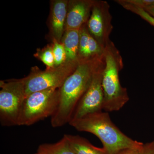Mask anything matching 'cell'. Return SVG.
Returning a JSON list of instances; mask_svg holds the SVG:
<instances>
[{
  "label": "cell",
  "mask_w": 154,
  "mask_h": 154,
  "mask_svg": "<svg viewBox=\"0 0 154 154\" xmlns=\"http://www.w3.org/2000/svg\"><path fill=\"white\" fill-rule=\"evenodd\" d=\"M53 51L54 58V66L57 67L66 62V56L63 44L54 38Z\"/></svg>",
  "instance_id": "obj_16"
},
{
  "label": "cell",
  "mask_w": 154,
  "mask_h": 154,
  "mask_svg": "<svg viewBox=\"0 0 154 154\" xmlns=\"http://www.w3.org/2000/svg\"><path fill=\"white\" fill-rule=\"evenodd\" d=\"M0 122L3 126L18 125L22 103L26 98L24 79L0 82Z\"/></svg>",
  "instance_id": "obj_5"
},
{
  "label": "cell",
  "mask_w": 154,
  "mask_h": 154,
  "mask_svg": "<svg viewBox=\"0 0 154 154\" xmlns=\"http://www.w3.org/2000/svg\"><path fill=\"white\" fill-rule=\"evenodd\" d=\"M116 2L122 6L124 8L137 14L154 27V18L144 11L143 9L127 2L125 0H118Z\"/></svg>",
  "instance_id": "obj_15"
},
{
  "label": "cell",
  "mask_w": 154,
  "mask_h": 154,
  "mask_svg": "<svg viewBox=\"0 0 154 154\" xmlns=\"http://www.w3.org/2000/svg\"><path fill=\"white\" fill-rule=\"evenodd\" d=\"M79 63L66 62L60 66L48 68L45 71L31 73L23 79L26 97L34 92L50 88L59 89Z\"/></svg>",
  "instance_id": "obj_6"
},
{
  "label": "cell",
  "mask_w": 154,
  "mask_h": 154,
  "mask_svg": "<svg viewBox=\"0 0 154 154\" xmlns=\"http://www.w3.org/2000/svg\"><path fill=\"white\" fill-rule=\"evenodd\" d=\"M65 135L75 154H107L103 148L95 146L85 138L79 135Z\"/></svg>",
  "instance_id": "obj_13"
},
{
  "label": "cell",
  "mask_w": 154,
  "mask_h": 154,
  "mask_svg": "<svg viewBox=\"0 0 154 154\" xmlns=\"http://www.w3.org/2000/svg\"><path fill=\"white\" fill-rule=\"evenodd\" d=\"M112 20L108 3L106 1H95L86 25L89 33L104 49L111 41Z\"/></svg>",
  "instance_id": "obj_8"
},
{
  "label": "cell",
  "mask_w": 154,
  "mask_h": 154,
  "mask_svg": "<svg viewBox=\"0 0 154 154\" xmlns=\"http://www.w3.org/2000/svg\"><path fill=\"white\" fill-rule=\"evenodd\" d=\"M143 10L147 12L149 15H150L153 18H154V5L148 7V8L143 9Z\"/></svg>",
  "instance_id": "obj_20"
},
{
  "label": "cell",
  "mask_w": 154,
  "mask_h": 154,
  "mask_svg": "<svg viewBox=\"0 0 154 154\" xmlns=\"http://www.w3.org/2000/svg\"><path fill=\"white\" fill-rule=\"evenodd\" d=\"M95 1L75 0L69 2L65 30H80L87 24Z\"/></svg>",
  "instance_id": "obj_9"
},
{
  "label": "cell",
  "mask_w": 154,
  "mask_h": 154,
  "mask_svg": "<svg viewBox=\"0 0 154 154\" xmlns=\"http://www.w3.org/2000/svg\"><path fill=\"white\" fill-rule=\"evenodd\" d=\"M35 154H37V153H35Z\"/></svg>",
  "instance_id": "obj_21"
},
{
  "label": "cell",
  "mask_w": 154,
  "mask_h": 154,
  "mask_svg": "<svg viewBox=\"0 0 154 154\" xmlns=\"http://www.w3.org/2000/svg\"><path fill=\"white\" fill-rule=\"evenodd\" d=\"M103 59L104 56L94 60L80 62L59 89L58 105L51 120L53 127L69 124L77 105L91 84L94 71Z\"/></svg>",
  "instance_id": "obj_1"
},
{
  "label": "cell",
  "mask_w": 154,
  "mask_h": 154,
  "mask_svg": "<svg viewBox=\"0 0 154 154\" xmlns=\"http://www.w3.org/2000/svg\"><path fill=\"white\" fill-rule=\"evenodd\" d=\"M143 145L144 143L139 142L135 146L122 150L116 154H142Z\"/></svg>",
  "instance_id": "obj_18"
},
{
  "label": "cell",
  "mask_w": 154,
  "mask_h": 154,
  "mask_svg": "<svg viewBox=\"0 0 154 154\" xmlns=\"http://www.w3.org/2000/svg\"><path fill=\"white\" fill-rule=\"evenodd\" d=\"M37 154H75L65 135L57 142L44 143L38 146Z\"/></svg>",
  "instance_id": "obj_14"
},
{
  "label": "cell",
  "mask_w": 154,
  "mask_h": 154,
  "mask_svg": "<svg viewBox=\"0 0 154 154\" xmlns=\"http://www.w3.org/2000/svg\"><path fill=\"white\" fill-rule=\"evenodd\" d=\"M62 39V43L66 53V62L79 63V50L80 30H65Z\"/></svg>",
  "instance_id": "obj_12"
},
{
  "label": "cell",
  "mask_w": 154,
  "mask_h": 154,
  "mask_svg": "<svg viewBox=\"0 0 154 154\" xmlns=\"http://www.w3.org/2000/svg\"><path fill=\"white\" fill-rule=\"evenodd\" d=\"M59 103V89L50 88L26 96L22 103L18 125L30 126L52 116Z\"/></svg>",
  "instance_id": "obj_4"
},
{
  "label": "cell",
  "mask_w": 154,
  "mask_h": 154,
  "mask_svg": "<svg viewBox=\"0 0 154 154\" xmlns=\"http://www.w3.org/2000/svg\"><path fill=\"white\" fill-rule=\"evenodd\" d=\"M36 56L47 66L48 68H52L55 67L52 46H47L39 51L36 54Z\"/></svg>",
  "instance_id": "obj_17"
},
{
  "label": "cell",
  "mask_w": 154,
  "mask_h": 154,
  "mask_svg": "<svg viewBox=\"0 0 154 154\" xmlns=\"http://www.w3.org/2000/svg\"><path fill=\"white\" fill-rule=\"evenodd\" d=\"M104 67V58L94 71L91 84L77 105L70 121L103 110L102 79Z\"/></svg>",
  "instance_id": "obj_7"
},
{
  "label": "cell",
  "mask_w": 154,
  "mask_h": 154,
  "mask_svg": "<svg viewBox=\"0 0 154 154\" xmlns=\"http://www.w3.org/2000/svg\"><path fill=\"white\" fill-rule=\"evenodd\" d=\"M69 124L78 131L89 132L96 136L102 143L107 154H116L139 142L121 131L111 121L108 112L102 111L88 114L72 120Z\"/></svg>",
  "instance_id": "obj_2"
},
{
  "label": "cell",
  "mask_w": 154,
  "mask_h": 154,
  "mask_svg": "<svg viewBox=\"0 0 154 154\" xmlns=\"http://www.w3.org/2000/svg\"><path fill=\"white\" fill-rule=\"evenodd\" d=\"M104 48L89 33L86 24L80 30L79 58L80 62L103 57Z\"/></svg>",
  "instance_id": "obj_10"
},
{
  "label": "cell",
  "mask_w": 154,
  "mask_h": 154,
  "mask_svg": "<svg viewBox=\"0 0 154 154\" xmlns=\"http://www.w3.org/2000/svg\"><path fill=\"white\" fill-rule=\"evenodd\" d=\"M142 154H154V141L144 144Z\"/></svg>",
  "instance_id": "obj_19"
},
{
  "label": "cell",
  "mask_w": 154,
  "mask_h": 154,
  "mask_svg": "<svg viewBox=\"0 0 154 154\" xmlns=\"http://www.w3.org/2000/svg\"></svg>",
  "instance_id": "obj_22"
},
{
  "label": "cell",
  "mask_w": 154,
  "mask_h": 154,
  "mask_svg": "<svg viewBox=\"0 0 154 154\" xmlns=\"http://www.w3.org/2000/svg\"><path fill=\"white\" fill-rule=\"evenodd\" d=\"M69 2L57 0L52 3L51 8V25L54 38L59 42L63 36L65 27Z\"/></svg>",
  "instance_id": "obj_11"
},
{
  "label": "cell",
  "mask_w": 154,
  "mask_h": 154,
  "mask_svg": "<svg viewBox=\"0 0 154 154\" xmlns=\"http://www.w3.org/2000/svg\"><path fill=\"white\" fill-rule=\"evenodd\" d=\"M105 67L102 74V86L104 93L103 110L117 111L129 101L126 88L122 86L119 72L123 67L122 57L114 43L110 41L104 52Z\"/></svg>",
  "instance_id": "obj_3"
}]
</instances>
